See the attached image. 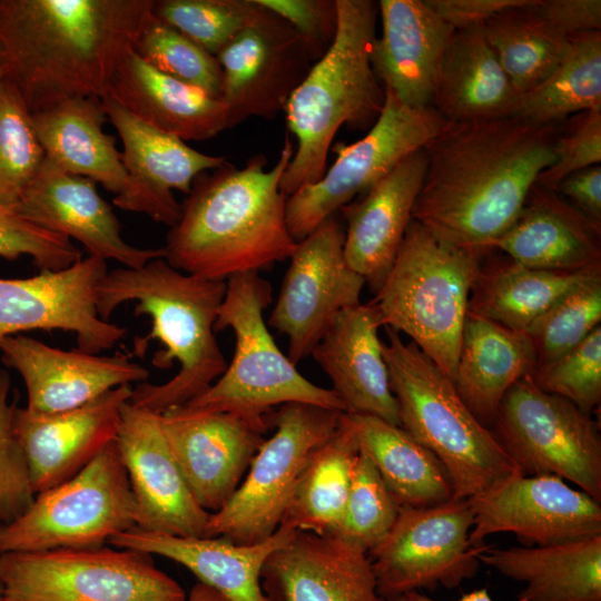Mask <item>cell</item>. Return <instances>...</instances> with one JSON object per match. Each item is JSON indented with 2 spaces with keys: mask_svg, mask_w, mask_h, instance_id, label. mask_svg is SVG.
<instances>
[{
  "mask_svg": "<svg viewBox=\"0 0 601 601\" xmlns=\"http://www.w3.org/2000/svg\"><path fill=\"white\" fill-rule=\"evenodd\" d=\"M559 128L512 116L445 121L424 147L412 219L454 245L491 250L554 162Z\"/></svg>",
  "mask_w": 601,
  "mask_h": 601,
  "instance_id": "1",
  "label": "cell"
},
{
  "mask_svg": "<svg viewBox=\"0 0 601 601\" xmlns=\"http://www.w3.org/2000/svg\"><path fill=\"white\" fill-rule=\"evenodd\" d=\"M155 0H0V61L30 114L101 98Z\"/></svg>",
  "mask_w": 601,
  "mask_h": 601,
  "instance_id": "2",
  "label": "cell"
},
{
  "mask_svg": "<svg viewBox=\"0 0 601 601\" xmlns=\"http://www.w3.org/2000/svg\"><path fill=\"white\" fill-rule=\"evenodd\" d=\"M294 155L286 136L274 167L264 155L243 168L229 162L199 174L166 235L164 259L207 279L259 272L293 254L282 177Z\"/></svg>",
  "mask_w": 601,
  "mask_h": 601,
  "instance_id": "3",
  "label": "cell"
},
{
  "mask_svg": "<svg viewBox=\"0 0 601 601\" xmlns=\"http://www.w3.org/2000/svg\"><path fill=\"white\" fill-rule=\"evenodd\" d=\"M226 293V280L207 279L174 268L162 257L140 268L107 272L97 288L96 307L104 321L121 304L135 302V315L151 318V332L135 339L142 356L149 342L164 345L152 364L162 370L179 364L162 384L139 383L130 403L161 414L205 392L227 368L215 336V323Z\"/></svg>",
  "mask_w": 601,
  "mask_h": 601,
  "instance_id": "4",
  "label": "cell"
},
{
  "mask_svg": "<svg viewBox=\"0 0 601 601\" xmlns=\"http://www.w3.org/2000/svg\"><path fill=\"white\" fill-rule=\"evenodd\" d=\"M336 2L335 40L284 107L287 128L297 141L280 180L287 197L322 178L342 126L368 131L384 106L385 90L371 62L378 6L372 0Z\"/></svg>",
  "mask_w": 601,
  "mask_h": 601,
  "instance_id": "5",
  "label": "cell"
},
{
  "mask_svg": "<svg viewBox=\"0 0 601 601\" xmlns=\"http://www.w3.org/2000/svg\"><path fill=\"white\" fill-rule=\"evenodd\" d=\"M385 333L383 355L400 426L440 460L451 479L453 497L475 499L519 474L441 368L395 329L385 327Z\"/></svg>",
  "mask_w": 601,
  "mask_h": 601,
  "instance_id": "6",
  "label": "cell"
},
{
  "mask_svg": "<svg viewBox=\"0 0 601 601\" xmlns=\"http://www.w3.org/2000/svg\"><path fill=\"white\" fill-rule=\"evenodd\" d=\"M487 253L454 245L412 219L370 302L381 326L411 337L452 382L470 293Z\"/></svg>",
  "mask_w": 601,
  "mask_h": 601,
  "instance_id": "7",
  "label": "cell"
},
{
  "mask_svg": "<svg viewBox=\"0 0 601 601\" xmlns=\"http://www.w3.org/2000/svg\"><path fill=\"white\" fill-rule=\"evenodd\" d=\"M273 302L259 272L229 277L215 332L230 328L235 351L226 371L205 392L181 406L189 412H231L266 417L276 406L306 403L345 412L332 388L312 383L275 343L264 319Z\"/></svg>",
  "mask_w": 601,
  "mask_h": 601,
  "instance_id": "8",
  "label": "cell"
},
{
  "mask_svg": "<svg viewBox=\"0 0 601 601\" xmlns=\"http://www.w3.org/2000/svg\"><path fill=\"white\" fill-rule=\"evenodd\" d=\"M135 526V501L114 441L75 476L36 494L20 516L0 523V554L101 546Z\"/></svg>",
  "mask_w": 601,
  "mask_h": 601,
  "instance_id": "9",
  "label": "cell"
},
{
  "mask_svg": "<svg viewBox=\"0 0 601 601\" xmlns=\"http://www.w3.org/2000/svg\"><path fill=\"white\" fill-rule=\"evenodd\" d=\"M6 601H186L152 555L105 545L0 554Z\"/></svg>",
  "mask_w": 601,
  "mask_h": 601,
  "instance_id": "10",
  "label": "cell"
},
{
  "mask_svg": "<svg viewBox=\"0 0 601 601\" xmlns=\"http://www.w3.org/2000/svg\"><path fill=\"white\" fill-rule=\"evenodd\" d=\"M342 413L306 403L273 411L274 434L260 445L229 501L209 514L204 538L253 544L273 535L307 460L336 431Z\"/></svg>",
  "mask_w": 601,
  "mask_h": 601,
  "instance_id": "11",
  "label": "cell"
},
{
  "mask_svg": "<svg viewBox=\"0 0 601 601\" xmlns=\"http://www.w3.org/2000/svg\"><path fill=\"white\" fill-rule=\"evenodd\" d=\"M490 430L522 475L558 476L601 502V436L590 413L525 375L502 398Z\"/></svg>",
  "mask_w": 601,
  "mask_h": 601,
  "instance_id": "12",
  "label": "cell"
},
{
  "mask_svg": "<svg viewBox=\"0 0 601 601\" xmlns=\"http://www.w3.org/2000/svg\"><path fill=\"white\" fill-rule=\"evenodd\" d=\"M385 90L383 109L366 135L333 147L337 157L319 180L287 197L286 221L295 242L366 193L401 161L423 149L445 120L433 108H411Z\"/></svg>",
  "mask_w": 601,
  "mask_h": 601,
  "instance_id": "13",
  "label": "cell"
},
{
  "mask_svg": "<svg viewBox=\"0 0 601 601\" xmlns=\"http://www.w3.org/2000/svg\"><path fill=\"white\" fill-rule=\"evenodd\" d=\"M474 515L469 500L454 499L431 506H401L386 536L367 555L381 595L453 589L472 579L480 566L470 542Z\"/></svg>",
  "mask_w": 601,
  "mask_h": 601,
  "instance_id": "14",
  "label": "cell"
},
{
  "mask_svg": "<svg viewBox=\"0 0 601 601\" xmlns=\"http://www.w3.org/2000/svg\"><path fill=\"white\" fill-rule=\"evenodd\" d=\"M268 323L288 339L297 365L312 354L335 317L361 303L365 285L344 257V228L336 215L297 242Z\"/></svg>",
  "mask_w": 601,
  "mask_h": 601,
  "instance_id": "15",
  "label": "cell"
},
{
  "mask_svg": "<svg viewBox=\"0 0 601 601\" xmlns=\"http://www.w3.org/2000/svg\"><path fill=\"white\" fill-rule=\"evenodd\" d=\"M216 58L227 129L250 117L275 118L314 63L299 33L262 6Z\"/></svg>",
  "mask_w": 601,
  "mask_h": 601,
  "instance_id": "16",
  "label": "cell"
},
{
  "mask_svg": "<svg viewBox=\"0 0 601 601\" xmlns=\"http://www.w3.org/2000/svg\"><path fill=\"white\" fill-rule=\"evenodd\" d=\"M107 272L105 259L88 255L63 269L0 278V341L27 331L61 329L76 335L79 351L110 349L127 328L98 315L97 288Z\"/></svg>",
  "mask_w": 601,
  "mask_h": 601,
  "instance_id": "17",
  "label": "cell"
},
{
  "mask_svg": "<svg viewBox=\"0 0 601 601\" xmlns=\"http://www.w3.org/2000/svg\"><path fill=\"white\" fill-rule=\"evenodd\" d=\"M269 415L250 417L183 407L160 414L170 451L194 499L206 512L219 511L238 489L266 440Z\"/></svg>",
  "mask_w": 601,
  "mask_h": 601,
  "instance_id": "18",
  "label": "cell"
},
{
  "mask_svg": "<svg viewBox=\"0 0 601 601\" xmlns=\"http://www.w3.org/2000/svg\"><path fill=\"white\" fill-rule=\"evenodd\" d=\"M474 548L494 533L508 532L523 543L548 545L601 534V504L554 475L515 474L469 500Z\"/></svg>",
  "mask_w": 601,
  "mask_h": 601,
  "instance_id": "19",
  "label": "cell"
},
{
  "mask_svg": "<svg viewBox=\"0 0 601 601\" xmlns=\"http://www.w3.org/2000/svg\"><path fill=\"white\" fill-rule=\"evenodd\" d=\"M101 102L121 139V160L127 173V185L114 197V205L171 227L180 215L173 190L188 194L199 174L221 166L226 159L200 152L180 138L144 122L109 92L101 97Z\"/></svg>",
  "mask_w": 601,
  "mask_h": 601,
  "instance_id": "20",
  "label": "cell"
},
{
  "mask_svg": "<svg viewBox=\"0 0 601 601\" xmlns=\"http://www.w3.org/2000/svg\"><path fill=\"white\" fill-rule=\"evenodd\" d=\"M116 444L136 506V526L204 538L208 512L194 499L161 428L160 414L124 404Z\"/></svg>",
  "mask_w": 601,
  "mask_h": 601,
  "instance_id": "21",
  "label": "cell"
},
{
  "mask_svg": "<svg viewBox=\"0 0 601 601\" xmlns=\"http://www.w3.org/2000/svg\"><path fill=\"white\" fill-rule=\"evenodd\" d=\"M2 363L14 370L27 390V408L53 414L82 406L108 391L146 382L149 372L129 355H98L52 347L18 334L0 341Z\"/></svg>",
  "mask_w": 601,
  "mask_h": 601,
  "instance_id": "22",
  "label": "cell"
},
{
  "mask_svg": "<svg viewBox=\"0 0 601 601\" xmlns=\"http://www.w3.org/2000/svg\"><path fill=\"white\" fill-rule=\"evenodd\" d=\"M132 394L119 386L73 410L37 414L16 406L13 430L36 494L79 473L116 441L121 410Z\"/></svg>",
  "mask_w": 601,
  "mask_h": 601,
  "instance_id": "23",
  "label": "cell"
},
{
  "mask_svg": "<svg viewBox=\"0 0 601 601\" xmlns=\"http://www.w3.org/2000/svg\"><path fill=\"white\" fill-rule=\"evenodd\" d=\"M13 211L46 230L78 240L89 255L127 268L164 258L162 247L138 248L124 239L112 207L93 181L66 173L46 158Z\"/></svg>",
  "mask_w": 601,
  "mask_h": 601,
  "instance_id": "24",
  "label": "cell"
},
{
  "mask_svg": "<svg viewBox=\"0 0 601 601\" xmlns=\"http://www.w3.org/2000/svg\"><path fill=\"white\" fill-rule=\"evenodd\" d=\"M260 583L269 601H388L366 552L311 532L297 531L268 556Z\"/></svg>",
  "mask_w": 601,
  "mask_h": 601,
  "instance_id": "25",
  "label": "cell"
},
{
  "mask_svg": "<svg viewBox=\"0 0 601 601\" xmlns=\"http://www.w3.org/2000/svg\"><path fill=\"white\" fill-rule=\"evenodd\" d=\"M377 6L382 33L371 50L377 79L404 105L432 107L442 59L455 29L425 0H381Z\"/></svg>",
  "mask_w": 601,
  "mask_h": 601,
  "instance_id": "26",
  "label": "cell"
},
{
  "mask_svg": "<svg viewBox=\"0 0 601 601\" xmlns=\"http://www.w3.org/2000/svg\"><path fill=\"white\" fill-rule=\"evenodd\" d=\"M425 169L423 148L339 209L346 220L345 260L374 294L382 286L403 243Z\"/></svg>",
  "mask_w": 601,
  "mask_h": 601,
  "instance_id": "27",
  "label": "cell"
},
{
  "mask_svg": "<svg viewBox=\"0 0 601 601\" xmlns=\"http://www.w3.org/2000/svg\"><path fill=\"white\" fill-rule=\"evenodd\" d=\"M380 327L370 302L348 307L335 317L311 355L328 376L345 413L373 415L400 425Z\"/></svg>",
  "mask_w": 601,
  "mask_h": 601,
  "instance_id": "28",
  "label": "cell"
},
{
  "mask_svg": "<svg viewBox=\"0 0 601 601\" xmlns=\"http://www.w3.org/2000/svg\"><path fill=\"white\" fill-rule=\"evenodd\" d=\"M297 531L279 525L273 535L253 544L227 539L175 536L144 531L137 526L114 535L108 543L159 555L177 562L197 579L230 601H269L262 583L268 556L287 544Z\"/></svg>",
  "mask_w": 601,
  "mask_h": 601,
  "instance_id": "29",
  "label": "cell"
},
{
  "mask_svg": "<svg viewBox=\"0 0 601 601\" xmlns=\"http://www.w3.org/2000/svg\"><path fill=\"white\" fill-rule=\"evenodd\" d=\"M601 228L555 190L536 184L512 225L492 244L534 269L577 272L601 267Z\"/></svg>",
  "mask_w": 601,
  "mask_h": 601,
  "instance_id": "30",
  "label": "cell"
},
{
  "mask_svg": "<svg viewBox=\"0 0 601 601\" xmlns=\"http://www.w3.org/2000/svg\"><path fill=\"white\" fill-rule=\"evenodd\" d=\"M107 92L144 122L184 141L211 139L227 129L220 99L160 72L134 50L118 67Z\"/></svg>",
  "mask_w": 601,
  "mask_h": 601,
  "instance_id": "31",
  "label": "cell"
},
{
  "mask_svg": "<svg viewBox=\"0 0 601 601\" xmlns=\"http://www.w3.org/2000/svg\"><path fill=\"white\" fill-rule=\"evenodd\" d=\"M535 364L525 332L466 313L453 384L482 425L491 428L506 392Z\"/></svg>",
  "mask_w": 601,
  "mask_h": 601,
  "instance_id": "32",
  "label": "cell"
},
{
  "mask_svg": "<svg viewBox=\"0 0 601 601\" xmlns=\"http://www.w3.org/2000/svg\"><path fill=\"white\" fill-rule=\"evenodd\" d=\"M101 98L71 97L31 114L46 159L59 169L90 179L116 195L127 185L121 152L104 131Z\"/></svg>",
  "mask_w": 601,
  "mask_h": 601,
  "instance_id": "33",
  "label": "cell"
},
{
  "mask_svg": "<svg viewBox=\"0 0 601 601\" xmlns=\"http://www.w3.org/2000/svg\"><path fill=\"white\" fill-rule=\"evenodd\" d=\"M479 560L525 584L518 601H601V534L548 545H486Z\"/></svg>",
  "mask_w": 601,
  "mask_h": 601,
  "instance_id": "34",
  "label": "cell"
},
{
  "mask_svg": "<svg viewBox=\"0 0 601 601\" xmlns=\"http://www.w3.org/2000/svg\"><path fill=\"white\" fill-rule=\"evenodd\" d=\"M516 96L483 27L455 30L432 100L442 118L465 121L503 117Z\"/></svg>",
  "mask_w": 601,
  "mask_h": 601,
  "instance_id": "35",
  "label": "cell"
},
{
  "mask_svg": "<svg viewBox=\"0 0 601 601\" xmlns=\"http://www.w3.org/2000/svg\"><path fill=\"white\" fill-rule=\"evenodd\" d=\"M601 276V267L553 272L523 266L509 256L481 265L472 286L467 312L506 328L525 332L565 294Z\"/></svg>",
  "mask_w": 601,
  "mask_h": 601,
  "instance_id": "36",
  "label": "cell"
},
{
  "mask_svg": "<svg viewBox=\"0 0 601 601\" xmlns=\"http://www.w3.org/2000/svg\"><path fill=\"white\" fill-rule=\"evenodd\" d=\"M345 417L359 452L373 462L400 506H431L453 497L443 464L400 425L373 415Z\"/></svg>",
  "mask_w": 601,
  "mask_h": 601,
  "instance_id": "37",
  "label": "cell"
},
{
  "mask_svg": "<svg viewBox=\"0 0 601 601\" xmlns=\"http://www.w3.org/2000/svg\"><path fill=\"white\" fill-rule=\"evenodd\" d=\"M358 453L354 433L342 413L336 431L307 460L280 525L334 536L343 519Z\"/></svg>",
  "mask_w": 601,
  "mask_h": 601,
  "instance_id": "38",
  "label": "cell"
},
{
  "mask_svg": "<svg viewBox=\"0 0 601 601\" xmlns=\"http://www.w3.org/2000/svg\"><path fill=\"white\" fill-rule=\"evenodd\" d=\"M601 108V31L570 37L560 65L536 87L520 93L506 116L536 125H561Z\"/></svg>",
  "mask_w": 601,
  "mask_h": 601,
  "instance_id": "39",
  "label": "cell"
},
{
  "mask_svg": "<svg viewBox=\"0 0 601 601\" xmlns=\"http://www.w3.org/2000/svg\"><path fill=\"white\" fill-rule=\"evenodd\" d=\"M533 6L506 10L482 26L518 95L548 78L570 46V38L543 22L534 13Z\"/></svg>",
  "mask_w": 601,
  "mask_h": 601,
  "instance_id": "40",
  "label": "cell"
},
{
  "mask_svg": "<svg viewBox=\"0 0 601 601\" xmlns=\"http://www.w3.org/2000/svg\"><path fill=\"white\" fill-rule=\"evenodd\" d=\"M45 158L29 109L16 88L3 79L0 85V208L14 210Z\"/></svg>",
  "mask_w": 601,
  "mask_h": 601,
  "instance_id": "41",
  "label": "cell"
},
{
  "mask_svg": "<svg viewBox=\"0 0 601 601\" xmlns=\"http://www.w3.org/2000/svg\"><path fill=\"white\" fill-rule=\"evenodd\" d=\"M134 51L160 72L220 99L223 72L217 58L152 13Z\"/></svg>",
  "mask_w": 601,
  "mask_h": 601,
  "instance_id": "42",
  "label": "cell"
},
{
  "mask_svg": "<svg viewBox=\"0 0 601 601\" xmlns=\"http://www.w3.org/2000/svg\"><path fill=\"white\" fill-rule=\"evenodd\" d=\"M601 323V276L575 287L538 317L525 331L536 364L568 353Z\"/></svg>",
  "mask_w": 601,
  "mask_h": 601,
  "instance_id": "43",
  "label": "cell"
},
{
  "mask_svg": "<svg viewBox=\"0 0 601 601\" xmlns=\"http://www.w3.org/2000/svg\"><path fill=\"white\" fill-rule=\"evenodd\" d=\"M259 9L255 0H155L152 14L216 57Z\"/></svg>",
  "mask_w": 601,
  "mask_h": 601,
  "instance_id": "44",
  "label": "cell"
},
{
  "mask_svg": "<svg viewBox=\"0 0 601 601\" xmlns=\"http://www.w3.org/2000/svg\"><path fill=\"white\" fill-rule=\"evenodd\" d=\"M400 508L373 462L359 452L343 519L334 536L368 553L390 532Z\"/></svg>",
  "mask_w": 601,
  "mask_h": 601,
  "instance_id": "45",
  "label": "cell"
},
{
  "mask_svg": "<svg viewBox=\"0 0 601 601\" xmlns=\"http://www.w3.org/2000/svg\"><path fill=\"white\" fill-rule=\"evenodd\" d=\"M529 376L541 391L591 414L601 401V326L556 359L535 364Z\"/></svg>",
  "mask_w": 601,
  "mask_h": 601,
  "instance_id": "46",
  "label": "cell"
},
{
  "mask_svg": "<svg viewBox=\"0 0 601 601\" xmlns=\"http://www.w3.org/2000/svg\"><path fill=\"white\" fill-rule=\"evenodd\" d=\"M10 374L0 368V523H9L35 500L27 461L13 430Z\"/></svg>",
  "mask_w": 601,
  "mask_h": 601,
  "instance_id": "47",
  "label": "cell"
},
{
  "mask_svg": "<svg viewBox=\"0 0 601 601\" xmlns=\"http://www.w3.org/2000/svg\"><path fill=\"white\" fill-rule=\"evenodd\" d=\"M21 256H29L40 272L63 269L82 257L71 239L0 208V257L14 260Z\"/></svg>",
  "mask_w": 601,
  "mask_h": 601,
  "instance_id": "48",
  "label": "cell"
},
{
  "mask_svg": "<svg viewBox=\"0 0 601 601\" xmlns=\"http://www.w3.org/2000/svg\"><path fill=\"white\" fill-rule=\"evenodd\" d=\"M554 162L540 174L536 185L555 190L568 175L601 162V108L582 111L561 125L554 141Z\"/></svg>",
  "mask_w": 601,
  "mask_h": 601,
  "instance_id": "49",
  "label": "cell"
},
{
  "mask_svg": "<svg viewBox=\"0 0 601 601\" xmlns=\"http://www.w3.org/2000/svg\"><path fill=\"white\" fill-rule=\"evenodd\" d=\"M287 21L303 38L313 62L333 45L338 27L336 0H256Z\"/></svg>",
  "mask_w": 601,
  "mask_h": 601,
  "instance_id": "50",
  "label": "cell"
},
{
  "mask_svg": "<svg viewBox=\"0 0 601 601\" xmlns=\"http://www.w3.org/2000/svg\"><path fill=\"white\" fill-rule=\"evenodd\" d=\"M532 9L551 29L568 38L601 30L600 0H538Z\"/></svg>",
  "mask_w": 601,
  "mask_h": 601,
  "instance_id": "51",
  "label": "cell"
},
{
  "mask_svg": "<svg viewBox=\"0 0 601 601\" xmlns=\"http://www.w3.org/2000/svg\"><path fill=\"white\" fill-rule=\"evenodd\" d=\"M455 30L481 27L493 17L514 8L531 7L538 0H425Z\"/></svg>",
  "mask_w": 601,
  "mask_h": 601,
  "instance_id": "52",
  "label": "cell"
},
{
  "mask_svg": "<svg viewBox=\"0 0 601 601\" xmlns=\"http://www.w3.org/2000/svg\"><path fill=\"white\" fill-rule=\"evenodd\" d=\"M597 227L601 228V166L594 165L564 177L555 188Z\"/></svg>",
  "mask_w": 601,
  "mask_h": 601,
  "instance_id": "53",
  "label": "cell"
},
{
  "mask_svg": "<svg viewBox=\"0 0 601 601\" xmlns=\"http://www.w3.org/2000/svg\"><path fill=\"white\" fill-rule=\"evenodd\" d=\"M388 601H436L428 598L425 594L420 593L418 591L407 592L395 598L390 599ZM457 601H493L486 589H479L466 594H463Z\"/></svg>",
  "mask_w": 601,
  "mask_h": 601,
  "instance_id": "54",
  "label": "cell"
},
{
  "mask_svg": "<svg viewBox=\"0 0 601 601\" xmlns=\"http://www.w3.org/2000/svg\"><path fill=\"white\" fill-rule=\"evenodd\" d=\"M186 601H230L215 589L197 582L190 589Z\"/></svg>",
  "mask_w": 601,
  "mask_h": 601,
  "instance_id": "55",
  "label": "cell"
},
{
  "mask_svg": "<svg viewBox=\"0 0 601 601\" xmlns=\"http://www.w3.org/2000/svg\"><path fill=\"white\" fill-rule=\"evenodd\" d=\"M0 601H6L4 592H3V588H2L1 582H0Z\"/></svg>",
  "mask_w": 601,
  "mask_h": 601,
  "instance_id": "56",
  "label": "cell"
},
{
  "mask_svg": "<svg viewBox=\"0 0 601 601\" xmlns=\"http://www.w3.org/2000/svg\"><path fill=\"white\" fill-rule=\"evenodd\" d=\"M3 70H2V66H1V61H0V85L1 82L3 81Z\"/></svg>",
  "mask_w": 601,
  "mask_h": 601,
  "instance_id": "57",
  "label": "cell"
}]
</instances>
